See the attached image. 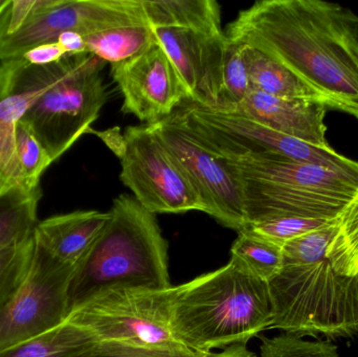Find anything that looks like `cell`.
Listing matches in <instances>:
<instances>
[{"label":"cell","instance_id":"3","mask_svg":"<svg viewBox=\"0 0 358 357\" xmlns=\"http://www.w3.org/2000/svg\"><path fill=\"white\" fill-rule=\"evenodd\" d=\"M268 284L231 261L179 285L171 329L179 345L208 356L216 348L248 344L271 329Z\"/></svg>","mask_w":358,"mask_h":357},{"label":"cell","instance_id":"20","mask_svg":"<svg viewBox=\"0 0 358 357\" xmlns=\"http://www.w3.org/2000/svg\"><path fill=\"white\" fill-rule=\"evenodd\" d=\"M98 342L90 331L66 321L39 337L0 350V357H90Z\"/></svg>","mask_w":358,"mask_h":357},{"label":"cell","instance_id":"15","mask_svg":"<svg viewBox=\"0 0 358 357\" xmlns=\"http://www.w3.org/2000/svg\"><path fill=\"white\" fill-rule=\"evenodd\" d=\"M327 108L320 103L278 98L252 88L243 102L233 110L280 133L317 146L329 147L326 138Z\"/></svg>","mask_w":358,"mask_h":357},{"label":"cell","instance_id":"35","mask_svg":"<svg viewBox=\"0 0 358 357\" xmlns=\"http://www.w3.org/2000/svg\"><path fill=\"white\" fill-rule=\"evenodd\" d=\"M206 357H260L248 348V344L229 346L220 352H210Z\"/></svg>","mask_w":358,"mask_h":357},{"label":"cell","instance_id":"2","mask_svg":"<svg viewBox=\"0 0 358 357\" xmlns=\"http://www.w3.org/2000/svg\"><path fill=\"white\" fill-rule=\"evenodd\" d=\"M171 286L168 242L157 217L134 195L122 194L113 201L106 226L76 265L69 314L108 291Z\"/></svg>","mask_w":358,"mask_h":357},{"label":"cell","instance_id":"6","mask_svg":"<svg viewBox=\"0 0 358 357\" xmlns=\"http://www.w3.org/2000/svg\"><path fill=\"white\" fill-rule=\"evenodd\" d=\"M106 62L90 52L66 54L46 65L48 87L22 121L33 130L52 159L58 161L88 133L108 100L102 77Z\"/></svg>","mask_w":358,"mask_h":357},{"label":"cell","instance_id":"4","mask_svg":"<svg viewBox=\"0 0 358 357\" xmlns=\"http://www.w3.org/2000/svg\"><path fill=\"white\" fill-rule=\"evenodd\" d=\"M227 161L241 186L248 226L280 217L334 220L358 192L355 178L280 155Z\"/></svg>","mask_w":358,"mask_h":357},{"label":"cell","instance_id":"25","mask_svg":"<svg viewBox=\"0 0 358 357\" xmlns=\"http://www.w3.org/2000/svg\"><path fill=\"white\" fill-rule=\"evenodd\" d=\"M17 146L19 159V192L31 195L39 192L40 180L52 163L37 136L21 119L17 126Z\"/></svg>","mask_w":358,"mask_h":357},{"label":"cell","instance_id":"29","mask_svg":"<svg viewBox=\"0 0 358 357\" xmlns=\"http://www.w3.org/2000/svg\"><path fill=\"white\" fill-rule=\"evenodd\" d=\"M260 357H342L330 341H307L303 337L283 335L263 337Z\"/></svg>","mask_w":358,"mask_h":357},{"label":"cell","instance_id":"14","mask_svg":"<svg viewBox=\"0 0 358 357\" xmlns=\"http://www.w3.org/2000/svg\"><path fill=\"white\" fill-rule=\"evenodd\" d=\"M153 33L178 73L187 103L218 108L227 35L171 27L153 29Z\"/></svg>","mask_w":358,"mask_h":357},{"label":"cell","instance_id":"27","mask_svg":"<svg viewBox=\"0 0 358 357\" xmlns=\"http://www.w3.org/2000/svg\"><path fill=\"white\" fill-rule=\"evenodd\" d=\"M35 253V237L0 252V310L8 304L29 272Z\"/></svg>","mask_w":358,"mask_h":357},{"label":"cell","instance_id":"32","mask_svg":"<svg viewBox=\"0 0 358 357\" xmlns=\"http://www.w3.org/2000/svg\"><path fill=\"white\" fill-rule=\"evenodd\" d=\"M52 2V0H10V6L0 18V39L14 35Z\"/></svg>","mask_w":358,"mask_h":357},{"label":"cell","instance_id":"34","mask_svg":"<svg viewBox=\"0 0 358 357\" xmlns=\"http://www.w3.org/2000/svg\"><path fill=\"white\" fill-rule=\"evenodd\" d=\"M57 42L64 50L66 54H79L87 52L84 36L76 31H66L59 36Z\"/></svg>","mask_w":358,"mask_h":357},{"label":"cell","instance_id":"23","mask_svg":"<svg viewBox=\"0 0 358 357\" xmlns=\"http://www.w3.org/2000/svg\"><path fill=\"white\" fill-rule=\"evenodd\" d=\"M41 191L27 195L16 191L0 198V252L33 236Z\"/></svg>","mask_w":358,"mask_h":357},{"label":"cell","instance_id":"8","mask_svg":"<svg viewBox=\"0 0 358 357\" xmlns=\"http://www.w3.org/2000/svg\"><path fill=\"white\" fill-rule=\"evenodd\" d=\"M178 289L171 286L108 291L73 310L66 321L90 331L99 342L180 346L171 329L172 306Z\"/></svg>","mask_w":358,"mask_h":357},{"label":"cell","instance_id":"12","mask_svg":"<svg viewBox=\"0 0 358 357\" xmlns=\"http://www.w3.org/2000/svg\"><path fill=\"white\" fill-rule=\"evenodd\" d=\"M142 0H52L14 35L0 39V61L14 60L40 44L76 31L82 36L123 25L147 23Z\"/></svg>","mask_w":358,"mask_h":357},{"label":"cell","instance_id":"33","mask_svg":"<svg viewBox=\"0 0 358 357\" xmlns=\"http://www.w3.org/2000/svg\"><path fill=\"white\" fill-rule=\"evenodd\" d=\"M65 56L66 52L61 48L60 44L58 42H52L34 46L14 60L31 66H46L59 62Z\"/></svg>","mask_w":358,"mask_h":357},{"label":"cell","instance_id":"5","mask_svg":"<svg viewBox=\"0 0 358 357\" xmlns=\"http://www.w3.org/2000/svg\"><path fill=\"white\" fill-rule=\"evenodd\" d=\"M271 329L294 337H358V275L338 274L327 256L300 265H284L268 283Z\"/></svg>","mask_w":358,"mask_h":357},{"label":"cell","instance_id":"9","mask_svg":"<svg viewBox=\"0 0 358 357\" xmlns=\"http://www.w3.org/2000/svg\"><path fill=\"white\" fill-rule=\"evenodd\" d=\"M123 184L150 213L206 211L201 199L178 161L150 126H129L117 153Z\"/></svg>","mask_w":358,"mask_h":357},{"label":"cell","instance_id":"31","mask_svg":"<svg viewBox=\"0 0 358 357\" xmlns=\"http://www.w3.org/2000/svg\"><path fill=\"white\" fill-rule=\"evenodd\" d=\"M90 357H206L182 346L150 347L98 342Z\"/></svg>","mask_w":358,"mask_h":357},{"label":"cell","instance_id":"1","mask_svg":"<svg viewBox=\"0 0 358 357\" xmlns=\"http://www.w3.org/2000/svg\"><path fill=\"white\" fill-rule=\"evenodd\" d=\"M227 37L287 67L358 119V15L324 0H261L227 27Z\"/></svg>","mask_w":358,"mask_h":357},{"label":"cell","instance_id":"26","mask_svg":"<svg viewBox=\"0 0 358 357\" xmlns=\"http://www.w3.org/2000/svg\"><path fill=\"white\" fill-rule=\"evenodd\" d=\"M250 89L252 86L244 58V45L229 39L218 109L233 110L243 102Z\"/></svg>","mask_w":358,"mask_h":357},{"label":"cell","instance_id":"7","mask_svg":"<svg viewBox=\"0 0 358 357\" xmlns=\"http://www.w3.org/2000/svg\"><path fill=\"white\" fill-rule=\"evenodd\" d=\"M176 112L206 146L227 161L280 155L358 177L357 161L338 154L330 147L317 146L280 133L237 111L187 103Z\"/></svg>","mask_w":358,"mask_h":357},{"label":"cell","instance_id":"11","mask_svg":"<svg viewBox=\"0 0 358 357\" xmlns=\"http://www.w3.org/2000/svg\"><path fill=\"white\" fill-rule=\"evenodd\" d=\"M76 265L63 263L35 241L24 281L0 310V350L39 337L66 322Z\"/></svg>","mask_w":358,"mask_h":357},{"label":"cell","instance_id":"18","mask_svg":"<svg viewBox=\"0 0 358 357\" xmlns=\"http://www.w3.org/2000/svg\"><path fill=\"white\" fill-rule=\"evenodd\" d=\"M243 45L252 89L278 98L320 103L334 109L328 99L315 92L287 67L252 46Z\"/></svg>","mask_w":358,"mask_h":357},{"label":"cell","instance_id":"30","mask_svg":"<svg viewBox=\"0 0 358 357\" xmlns=\"http://www.w3.org/2000/svg\"><path fill=\"white\" fill-rule=\"evenodd\" d=\"M336 230V220H334L324 228L285 243L282 247L283 266L311 263L326 257Z\"/></svg>","mask_w":358,"mask_h":357},{"label":"cell","instance_id":"22","mask_svg":"<svg viewBox=\"0 0 358 357\" xmlns=\"http://www.w3.org/2000/svg\"><path fill=\"white\" fill-rule=\"evenodd\" d=\"M246 274L268 283L283 268L282 247L250 233H238L231 247V259Z\"/></svg>","mask_w":358,"mask_h":357},{"label":"cell","instance_id":"19","mask_svg":"<svg viewBox=\"0 0 358 357\" xmlns=\"http://www.w3.org/2000/svg\"><path fill=\"white\" fill-rule=\"evenodd\" d=\"M147 21L153 29H192L223 33L221 8L214 0H142Z\"/></svg>","mask_w":358,"mask_h":357},{"label":"cell","instance_id":"36","mask_svg":"<svg viewBox=\"0 0 358 357\" xmlns=\"http://www.w3.org/2000/svg\"><path fill=\"white\" fill-rule=\"evenodd\" d=\"M10 3V0H0V18H1L2 15L4 14V12H6Z\"/></svg>","mask_w":358,"mask_h":357},{"label":"cell","instance_id":"10","mask_svg":"<svg viewBox=\"0 0 358 357\" xmlns=\"http://www.w3.org/2000/svg\"><path fill=\"white\" fill-rule=\"evenodd\" d=\"M187 174L203 203L204 213L240 233L248 226L241 186L227 159L206 146L174 111L149 124Z\"/></svg>","mask_w":358,"mask_h":357},{"label":"cell","instance_id":"13","mask_svg":"<svg viewBox=\"0 0 358 357\" xmlns=\"http://www.w3.org/2000/svg\"><path fill=\"white\" fill-rule=\"evenodd\" d=\"M111 77L123 96V112L147 125L170 117L187 102L178 73L157 41L142 54L111 64Z\"/></svg>","mask_w":358,"mask_h":357},{"label":"cell","instance_id":"28","mask_svg":"<svg viewBox=\"0 0 358 357\" xmlns=\"http://www.w3.org/2000/svg\"><path fill=\"white\" fill-rule=\"evenodd\" d=\"M332 221L317 218L280 217L248 224L243 231L282 247L285 243L324 228Z\"/></svg>","mask_w":358,"mask_h":357},{"label":"cell","instance_id":"17","mask_svg":"<svg viewBox=\"0 0 358 357\" xmlns=\"http://www.w3.org/2000/svg\"><path fill=\"white\" fill-rule=\"evenodd\" d=\"M40 87L0 99V198L19 190L17 126L48 87L45 66H34Z\"/></svg>","mask_w":358,"mask_h":357},{"label":"cell","instance_id":"24","mask_svg":"<svg viewBox=\"0 0 358 357\" xmlns=\"http://www.w3.org/2000/svg\"><path fill=\"white\" fill-rule=\"evenodd\" d=\"M336 234L327 249L334 270L344 276L358 275V192L336 219Z\"/></svg>","mask_w":358,"mask_h":357},{"label":"cell","instance_id":"16","mask_svg":"<svg viewBox=\"0 0 358 357\" xmlns=\"http://www.w3.org/2000/svg\"><path fill=\"white\" fill-rule=\"evenodd\" d=\"M109 220V212L76 211L52 216L34 231L36 243L63 263L77 265Z\"/></svg>","mask_w":358,"mask_h":357},{"label":"cell","instance_id":"21","mask_svg":"<svg viewBox=\"0 0 358 357\" xmlns=\"http://www.w3.org/2000/svg\"><path fill=\"white\" fill-rule=\"evenodd\" d=\"M87 52L110 64L142 54L155 42L153 27L147 23L123 25L84 37Z\"/></svg>","mask_w":358,"mask_h":357}]
</instances>
